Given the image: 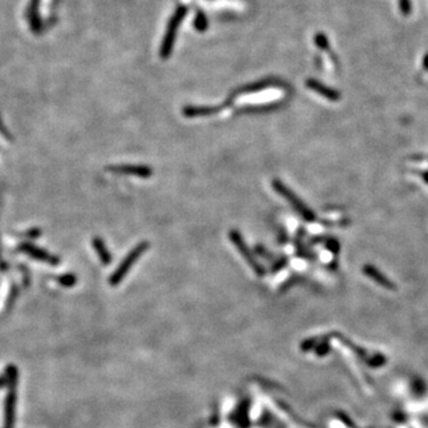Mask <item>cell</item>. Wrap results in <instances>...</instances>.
Returning a JSON list of instances; mask_svg holds the SVG:
<instances>
[{
	"label": "cell",
	"instance_id": "cell-2",
	"mask_svg": "<svg viewBox=\"0 0 428 428\" xmlns=\"http://www.w3.org/2000/svg\"><path fill=\"white\" fill-rule=\"evenodd\" d=\"M149 247H150V245H149L148 241H142V243L136 245V247L132 249V250L129 252L128 255H126V257L124 258V260H123L121 263L119 264L117 270H115L114 273L111 275V278H109V283H111L112 285H117L119 282H120L123 278L126 276V274L130 271L131 267L136 263V262L138 261V258L141 257L142 255L148 250Z\"/></svg>",
	"mask_w": 428,
	"mask_h": 428
},
{
	"label": "cell",
	"instance_id": "cell-9",
	"mask_svg": "<svg viewBox=\"0 0 428 428\" xmlns=\"http://www.w3.org/2000/svg\"><path fill=\"white\" fill-rule=\"evenodd\" d=\"M92 244H93V248H94V250L97 251L99 260H100L101 263L106 265L111 263L112 257H111V254H109V251L107 250V248H106L105 241L102 240L100 237H95L93 238Z\"/></svg>",
	"mask_w": 428,
	"mask_h": 428
},
{
	"label": "cell",
	"instance_id": "cell-10",
	"mask_svg": "<svg viewBox=\"0 0 428 428\" xmlns=\"http://www.w3.org/2000/svg\"><path fill=\"white\" fill-rule=\"evenodd\" d=\"M58 283L63 285V287H73L76 282H78V278L75 277L74 274H63L57 278Z\"/></svg>",
	"mask_w": 428,
	"mask_h": 428
},
{
	"label": "cell",
	"instance_id": "cell-11",
	"mask_svg": "<svg viewBox=\"0 0 428 428\" xmlns=\"http://www.w3.org/2000/svg\"><path fill=\"white\" fill-rule=\"evenodd\" d=\"M326 248L332 252V254H334V255H337L338 252L340 251L339 241H338L337 239H334V238H330V239L326 240Z\"/></svg>",
	"mask_w": 428,
	"mask_h": 428
},
{
	"label": "cell",
	"instance_id": "cell-1",
	"mask_svg": "<svg viewBox=\"0 0 428 428\" xmlns=\"http://www.w3.org/2000/svg\"><path fill=\"white\" fill-rule=\"evenodd\" d=\"M271 185H273V188L275 189V192L289 202V204L295 208V211H296L297 213L304 219V220L307 221L315 220V218L317 217H315L314 212L312 211L306 204H303V202L301 201V199L298 198L289 187H287L283 182L278 180V178H274L273 182H271Z\"/></svg>",
	"mask_w": 428,
	"mask_h": 428
},
{
	"label": "cell",
	"instance_id": "cell-6",
	"mask_svg": "<svg viewBox=\"0 0 428 428\" xmlns=\"http://www.w3.org/2000/svg\"><path fill=\"white\" fill-rule=\"evenodd\" d=\"M363 273L365 274L368 277L371 278V280H374L375 282H376L377 284H380L381 287L386 288V289H389V290L396 289V284H395L393 281H390L389 278H388L386 275L382 273V271L378 270V269L376 267H374V265H371V264L364 265Z\"/></svg>",
	"mask_w": 428,
	"mask_h": 428
},
{
	"label": "cell",
	"instance_id": "cell-7",
	"mask_svg": "<svg viewBox=\"0 0 428 428\" xmlns=\"http://www.w3.org/2000/svg\"><path fill=\"white\" fill-rule=\"evenodd\" d=\"M218 111H220V107H218V106H214V107H210V106H201V107L187 106V107L184 108V114L187 118L208 117V115L215 114Z\"/></svg>",
	"mask_w": 428,
	"mask_h": 428
},
{
	"label": "cell",
	"instance_id": "cell-5",
	"mask_svg": "<svg viewBox=\"0 0 428 428\" xmlns=\"http://www.w3.org/2000/svg\"><path fill=\"white\" fill-rule=\"evenodd\" d=\"M19 250L22 252H24V254L29 255V256H31L32 258H35V260L41 261V262H45V263H49L51 265H56L59 263V258H57L56 256H52V255L49 254L48 251L43 250L41 248H36L32 244H22L21 247H19Z\"/></svg>",
	"mask_w": 428,
	"mask_h": 428
},
{
	"label": "cell",
	"instance_id": "cell-3",
	"mask_svg": "<svg viewBox=\"0 0 428 428\" xmlns=\"http://www.w3.org/2000/svg\"><path fill=\"white\" fill-rule=\"evenodd\" d=\"M230 239L232 243H233L234 247L237 248V250L240 252V255L243 256L244 260L247 261V263L250 265V268L255 271V274H257L258 276H263L265 274L264 268L258 263L256 258L252 255V252L250 251V249L248 248V245L245 244L243 237H241L239 232L237 230L230 231Z\"/></svg>",
	"mask_w": 428,
	"mask_h": 428
},
{
	"label": "cell",
	"instance_id": "cell-8",
	"mask_svg": "<svg viewBox=\"0 0 428 428\" xmlns=\"http://www.w3.org/2000/svg\"><path fill=\"white\" fill-rule=\"evenodd\" d=\"M308 87L311 89H313L317 93H319L320 95H323L324 98L328 99V100L331 101H338L340 99V93L336 91V89H332L330 87H327V86H325L323 84H320V82L314 81V80H310L308 81Z\"/></svg>",
	"mask_w": 428,
	"mask_h": 428
},
{
	"label": "cell",
	"instance_id": "cell-12",
	"mask_svg": "<svg viewBox=\"0 0 428 428\" xmlns=\"http://www.w3.org/2000/svg\"><path fill=\"white\" fill-rule=\"evenodd\" d=\"M387 363V358L383 356V354H376V356H374L371 358L369 364L371 366H382L384 364Z\"/></svg>",
	"mask_w": 428,
	"mask_h": 428
},
{
	"label": "cell",
	"instance_id": "cell-14",
	"mask_svg": "<svg viewBox=\"0 0 428 428\" xmlns=\"http://www.w3.org/2000/svg\"><path fill=\"white\" fill-rule=\"evenodd\" d=\"M422 66H423V68L426 69V71H428V54H426V56H424V57H423Z\"/></svg>",
	"mask_w": 428,
	"mask_h": 428
},
{
	"label": "cell",
	"instance_id": "cell-15",
	"mask_svg": "<svg viewBox=\"0 0 428 428\" xmlns=\"http://www.w3.org/2000/svg\"><path fill=\"white\" fill-rule=\"evenodd\" d=\"M422 178H423V181L426 182V184L428 185V171H423L422 172Z\"/></svg>",
	"mask_w": 428,
	"mask_h": 428
},
{
	"label": "cell",
	"instance_id": "cell-4",
	"mask_svg": "<svg viewBox=\"0 0 428 428\" xmlns=\"http://www.w3.org/2000/svg\"><path fill=\"white\" fill-rule=\"evenodd\" d=\"M108 170L115 172V174L131 175V176H138L142 178H148L152 175V169L149 168L148 165H112V167H108Z\"/></svg>",
	"mask_w": 428,
	"mask_h": 428
},
{
	"label": "cell",
	"instance_id": "cell-13",
	"mask_svg": "<svg viewBox=\"0 0 428 428\" xmlns=\"http://www.w3.org/2000/svg\"><path fill=\"white\" fill-rule=\"evenodd\" d=\"M399 5L401 13L404 16H409L411 13V3L410 0H399Z\"/></svg>",
	"mask_w": 428,
	"mask_h": 428
}]
</instances>
